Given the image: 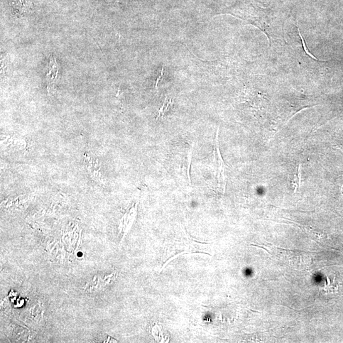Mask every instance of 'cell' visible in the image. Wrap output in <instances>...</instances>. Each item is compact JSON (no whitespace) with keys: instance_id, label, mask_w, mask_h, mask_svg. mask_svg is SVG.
Masks as SVG:
<instances>
[{"instance_id":"cell-4","label":"cell","mask_w":343,"mask_h":343,"mask_svg":"<svg viewBox=\"0 0 343 343\" xmlns=\"http://www.w3.org/2000/svg\"><path fill=\"white\" fill-rule=\"evenodd\" d=\"M163 68L161 69V72L160 73V75H159V77L157 78H156V79L155 87H157V85H158L159 80H160L161 79V78H162V77H163Z\"/></svg>"},{"instance_id":"cell-5","label":"cell","mask_w":343,"mask_h":343,"mask_svg":"<svg viewBox=\"0 0 343 343\" xmlns=\"http://www.w3.org/2000/svg\"><path fill=\"white\" fill-rule=\"evenodd\" d=\"M340 193H341L342 197L343 198V183L341 186H340Z\"/></svg>"},{"instance_id":"cell-1","label":"cell","mask_w":343,"mask_h":343,"mask_svg":"<svg viewBox=\"0 0 343 343\" xmlns=\"http://www.w3.org/2000/svg\"><path fill=\"white\" fill-rule=\"evenodd\" d=\"M218 134H219V128L217 129L216 137H215L214 151L217 163V188L220 193L224 194L225 191H226V176L224 161L222 160L221 154H220V152L219 141H218Z\"/></svg>"},{"instance_id":"cell-2","label":"cell","mask_w":343,"mask_h":343,"mask_svg":"<svg viewBox=\"0 0 343 343\" xmlns=\"http://www.w3.org/2000/svg\"><path fill=\"white\" fill-rule=\"evenodd\" d=\"M173 102L174 100L172 98H170L168 100L165 99V102L163 103L162 107L159 110L157 119L160 117H163L165 115L166 112L168 111L169 108L173 106Z\"/></svg>"},{"instance_id":"cell-3","label":"cell","mask_w":343,"mask_h":343,"mask_svg":"<svg viewBox=\"0 0 343 343\" xmlns=\"http://www.w3.org/2000/svg\"><path fill=\"white\" fill-rule=\"evenodd\" d=\"M301 165L298 166V170L296 172V174L295 175V178L293 181V186L295 188V191L296 192L297 188L300 187L301 185Z\"/></svg>"}]
</instances>
